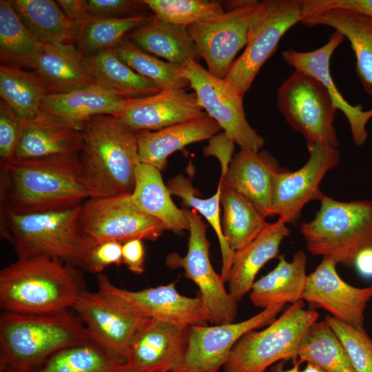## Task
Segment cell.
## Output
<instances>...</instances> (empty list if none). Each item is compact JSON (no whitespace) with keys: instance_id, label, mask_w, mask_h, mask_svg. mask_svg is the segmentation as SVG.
Wrapping results in <instances>:
<instances>
[{"instance_id":"6da1fadb","label":"cell","mask_w":372,"mask_h":372,"mask_svg":"<svg viewBox=\"0 0 372 372\" xmlns=\"http://www.w3.org/2000/svg\"><path fill=\"white\" fill-rule=\"evenodd\" d=\"M0 176L8 209L14 213L68 209L93 197L77 155L12 160Z\"/></svg>"},{"instance_id":"7a4b0ae2","label":"cell","mask_w":372,"mask_h":372,"mask_svg":"<svg viewBox=\"0 0 372 372\" xmlns=\"http://www.w3.org/2000/svg\"><path fill=\"white\" fill-rule=\"evenodd\" d=\"M85 291L83 270L56 259L18 258L0 271L3 311L25 314L66 311Z\"/></svg>"},{"instance_id":"3957f363","label":"cell","mask_w":372,"mask_h":372,"mask_svg":"<svg viewBox=\"0 0 372 372\" xmlns=\"http://www.w3.org/2000/svg\"><path fill=\"white\" fill-rule=\"evenodd\" d=\"M90 340L73 309L50 314L3 311L0 372H34L56 352Z\"/></svg>"},{"instance_id":"277c9868","label":"cell","mask_w":372,"mask_h":372,"mask_svg":"<svg viewBox=\"0 0 372 372\" xmlns=\"http://www.w3.org/2000/svg\"><path fill=\"white\" fill-rule=\"evenodd\" d=\"M81 133L79 158L93 197L131 194L140 163L136 132L116 116L99 115Z\"/></svg>"},{"instance_id":"5b68a950","label":"cell","mask_w":372,"mask_h":372,"mask_svg":"<svg viewBox=\"0 0 372 372\" xmlns=\"http://www.w3.org/2000/svg\"><path fill=\"white\" fill-rule=\"evenodd\" d=\"M81 205L26 214L8 209L10 242L17 257L50 258L87 271L89 254L94 245L82 228Z\"/></svg>"},{"instance_id":"8992f818","label":"cell","mask_w":372,"mask_h":372,"mask_svg":"<svg viewBox=\"0 0 372 372\" xmlns=\"http://www.w3.org/2000/svg\"><path fill=\"white\" fill-rule=\"evenodd\" d=\"M314 218L300 226L307 249L313 255L353 265L358 254L372 248V201L342 202L326 195Z\"/></svg>"},{"instance_id":"52a82bcc","label":"cell","mask_w":372,"mask_h":372,"mask_svg":"<svg viewBox=\"0 0 372 372\" xmlns=\"http://www.w3.org/2000/svg\"><path fill=\"white\" fill-rule=\"evenodd\" d=\"M303 300L292 303L262 331L253 330L234 346L224 364L225 372H265L277 361L298 358L301 340L319 317L305 309Z\"/></svg>"},{"instance_id":"ba28073f","label":"cell","mask_w":372,"mask_h":372,"mask_svg":"<svg viewBox=\"0 0 372 372\" xmlns=\"http://www.w3.org/2000/svg\"><path fill=\"white\" fill-rule=\"evenodd\" d=\"M303 18L302 0H263L250 24L247 43L225 79L241 95L251 87L282 36Z\"/></svg>"},{"instance_id":"9c48e42d","label":"cell","mask_w":372,"mask_h":372,"mask_svg":"<svg viewBox=\"0 0 372 372\" xmlns=\"http://www.w3.org/2000/svg\"><path fill=\"white\" fill-rule=\"evenodd\" d=\"M276 99L285 121L305 138L307 145L338 147L340 142L333 126L337 110L318 79L295 70L278 87Z\"/></svg>"},{"instance_id":"30bf717a","label":"cell","mask_w":372,"mask_h":372,"mask_svg":"<svg viewBox=\"0 0 372 372\" xmlns=\"http://www.w3.org/2000/svg\"><path fill=\"white\" fill-rule=\"evenodd\" d=\"M258 3L256 0L225 1L224 13L186 27L199 57L213 75L225 79L236 56L245 47Z\"/></svg>"},{"instance_id":"8fae6325","label":"cell","mask_w":372,"mask_h":372,"mask_svg":"<svg viewBox=\"0 0 372 372\" xmlns=\"http://www.w3.org/2000/svg\"><path fill=\"white\" fill-rule=\"evenodd\" d=\"M180 73L196 94L200 106L234 144L255 152L261 150L265 139L247 120L244 96L225 79L213 75L194 60L189 59L183 63Z\"/></svg>"},{"instance_id":"7c38bea8","label":"cell","mask_w":372,"mask_h":372,"mask_svg":"<svg viewBox=\"0 0 372 372\" xmlns=\"http://www.w3.org/2000/svg\"><path fill=\"white\" fill-rule=\"evenodd\" d=\"M183 209L189 225L187 253L183 257L176 253L169 254L166 264L171 268H183L185 276L198 287L210 323H233L237 315L238 302L226 290L222 276L215 271L211 264L207 225L195 210Z\"/></svg>"},{"instance_id":"4fadbf2b","label":"cell","mask_w":372,"mask_h":372,"mask_svg":"<svg viewBox=\"0 0 372 372\" xmlns=\"http://www.w3.org/2000/svg\"><path fill=\"white\" fill-rule=\"evenodd\" d=\"M80 220L94 245L110 240H155L167 230L162 222L136 207L131 194L87 199L81 205Z\"/></svg>"},{"instance_id":"5bb4252c","label":"cell","mask_w":372,"mask_h":372,"mask_svg":"<svg viewBox=\"0 0 372 372\" xmlns=\"http://www.w3.org/2000/svg\"><path fill=\"white\" fill-rule=\"evenodd\" d=\"M80 317L92 341L125 364L131 341L149 319L121 299L101 291L86 290L72 309Z\"/></svg>"},{"instance_id":"9a60e30c","label":"cell","mask_w":372,"mask_h":372,"mask_svg":"<svg viewBox=\"0 0 372 372\" xmlns=\"http://www.w3.org/2000/svg\"><path fill=\"white\" fill-rule=\"evenodd\" d=\"M284 306L271 305L240 322L190 327L183 360L172 372H218L235 344L246 333L271 324Z\"/></svg>"},{"instance_id":"2e32d148","label":"cell","mask_w":372,"mask_h":372,"mask_svg":"<svg viewBox=\"0 0 372 372\" xmlns=\"http://www.w3.org/2000/svg\"><path fill=\"white\" fill-rule=\"evenodd\" d=\"M309 158L295 172L285 169L273 180L271 216L278 215L287 224H294L309 202L320 200L324 194L320 189L326 174L340 161L338 148L320 144L307 145Z\"/></svg>"},{"instance_id":"e0dca14e","label":"cell","mask_w":372,"mask_h":372,"mask_svg":"<svg viewBox=\"0 0 372 372\" xmlns=\"http://www.w3.org/2000/svg\"><path fill=\"white\" fill-rule=\"evenodd\" d=\"M99 290L114 296L142 315L180 327L205 325L209 316L201 298L180 294L175 282L140 291H129L114 285L103 273L97 275Z\"/></svg>"},{"instance_id":"ac0fdd59","label":"cell","mask_w":372,"mask_h":372,"mask_svg":"<svg viewBox=\"0 0 372 372\" xmlns=\"http://www.w3.org/2000/svg\"><path fill=\"white\" fill-rule=\"evenodd\" d=\"M189 332V327L149 319L131 341L127 372H172L183 360Z\"/></svg>"},{"instance_id":"d6986e66","label":"cell","mask_w":372,"mask_h":372,"mask_svg":"<svg viewBox=\"0 0 372 372\" xmlns=\"http://www.w3.org/2000/svg\"><path fill=\"white\" fill-rule=\"evenodd\" d=\"M336 265L333 259L323 258L307 277L303 300L327 310L342 322L363 327L364 310L372 298V285L359 288L349 285L339 276Z\"/></svg>"},{"instance_id":"ffe728a7","label":"cell","mask_w":372,"mask_h":372,"mask_svg":"<svg viewBox=\"0 0 372 372\" xmlns=\"http://www.w3.org/2000/svg\"><path fill=\"white\" fill-rule=\"evenodd\" d=\"M194 92L163 90L144 97L126 99L116 116L135 132L157 131L207 116Z\"/></svg>"},{"instance_id":"44dd1931","label":"cell","mask_w":372,"mask_h":372,"mask_svg":"<svg viewBox=\"0 0 372 372\" xmlns=\"http://www.w3.org/2000/svg\"><path fill=\"white\" fill-rule=\"evenodd\" d=\"M344 37L334 31L327 42L310 52H299L293 49L283 50L282 59L295 70L300 71L318 79L326 88L335 109L346 116L354 143L362 145L367 138L366 126L372 118V108L363 110L362 104L352 105L341 94L330 72L331 57L335 49L344 41Z\"/></svg>"},{"instance_id":"7402d4cb","label":"cell","mask_w":372,"mask_h":372,"mask_svg":"<svg viewBox=\"0 0 372 372\" xmlns=\"http://www.w3.org/2000/svg\"><path fill=\"white\" fill-rule=\"evenodd\" d=\"M282 170L267 152L240 149L220 182L249 200L267 217L271 216L274 178Z\"/></svg>"},{"instance_id":"603a6c76","label":"cell","mask_w":372,"mask_h":372,"mask_svg":"<svg viewBox=\"0 0 372 372\" xmlns=\"http://www.w3.org/2000/svg\"><path fill=\"white\" fill-rule=\"evenodd\" d=\"M81 147V130L39 111L25 121L12 160L79 156Z\"/></svg>"},{"instance_id":"cb8c5ba5","label":"cell","mask_w":372,"mask_h":372,"mask_svg":"<svg viewBox=\"0 0 372 372\" xmlns=\"http://www.w3.org/2000/svg\"><path fill=\"white\" fill-rule=\"evenodd\" d=\"M32 68L44 83L48 94L96 85L86 56L73 44H43Z\"/></svg>"},{"instance_id":"d4e9b609","label":"cell","mask_w":372,"mask_h":372,"mask_svg":"<svg viewBox=\"0 0 372 372\" xmlns=\"http://www.w3.org/2000/svg\"><path fill=\"white\" fill-rule=\"evenodd\" d=\"M221 127L208 115L157 131L136 132L139 162L160 171L165 167L172 153L185 146L211 138Z\"/></svg>"},{"instance_id":"484cf974","label":"cell","mask_w":372,"mask_h":372,"mask_svg":"<svg viewBox=\"0 0 372 372\" xmlns=\"http://www.w3.org/2000/svg\"><path fill=\"white\" fill-rule=\"evenodd\" d=\"M300 23L310 27H331L349 41L356 59L357 76L364 92L372 98V18L335 8L310 14Z\"/></svg>"},{"instance_id":"4316f807","label":"cell","mask_w":372,"mask_h":372,"mask_svg":"<svg viewBox=\"0 0 372 372\" xmlns=\"http://www.w3.org/2000/svg\"><path fill=\"white\" fill-rule=\"evenodd\" d=\"M289 234L287 223L278 218L267 223L251 242L234 252L227 282L228 291L236 302L251 291L258 272L278 256L280 243Z\"/></svg>"},{"instance_id":"83f0119b","label":"cell","mask_w":372,"mask_h":372,"mask_svg":"<svg viewBox=\"0 0 372 372\" xmlns=\"http://www.w3.org/2000/svg\"><path fill=\"white\" fill-rule=\"evenodd\" d=\"M125 103L126 99L95 85L70 92L48 94L42 101L40 111L81 130L84 123L93 116L118 115Z\"/></svg>"},{"instance_id":"f1b7e54d","label":"cell","mask_w":372,"mask_h":372,"mask_svg":"<svg viewBox=\"0 0 372 372\" xmlns=\"http://www.w3.org/2000/svg\"><path fill=\"white\" fill-rule=\"evenodd\" d=\"M307 263V255L302 251H297L291 262L280 256L277 266L254 282L249 295L252 304L264 309L276 304L303 300L308 277Z\"/></svg>"},{"instance_id":"f546056e","label":"cell","mask_w":372,"mask_h":372,"mask_svg":"<svg viewBox=\"0 0 372 372\" xmlns=\"http://www.w3.org/2000/svg\"><path fill=\"white\" fill-rule=\"evenodd\" d=\"M171 195L161 171L151 165L139 163L131 193L133 203L144 213L162 222L167 230L179 234L189 230V225L183 209L174 203Z\"/></svg>"},{"instance_id":"4dcf8cb0","label":"cell","mask_w":372,"mask_h":372,"mask_svg":"<svg viewBox=\"0 0 372 372\" xmlns=\"http://www.w3.org/2000/svg\"><path fill=\"white\" fill-rule=\"evenodd\" d=\"M127 38L140 50L167 62L182 65L200 59L185 27L154 17L130 32Z\"/></svg>"},{"instance_id":"1f68e13d","label":"cell","mask_w":372,"mask_h":372,"mask_svg":"<svg viewBox=\"0 0 372 372\" xmlns=\"http://www.w3.org/2000/svg\"><path fill=\"white\" fill-rule=\"evenodd\" d=\"M86 59L96 85L119 97L140 98L161 90L154 81L126 65L113 50L99 52Z\"/></svg>"},{"instance_id":"d6a6232c","label":"cell","mask_w":372,"mask_h":372,"mask_svg":"<svg viewBox=\"0 0 372 372\" xmlns=\"http://www.w3.org/2000/svg\"><path fill=\"white\" fill-rule=\"evenodd\" d=\"M223 209V231L236 251L251 242L266 227V216L247 198L219 182Z\"/></svg>"},{"instance_id":"836d02e7","label":"cell","mask_w":372,"mask_h":372,"mask_svg":"<svg viewBox=\"0 0 372 372\" xmlns=\"http://www.w3.org/2000/svg\"><path fill=\"white\" fill-rule=\"evenodd\" d=\"M26 28L43 43L73 44V23L56 1L11 0Z\"/></svg>"},{"instance_id":"e575fe53","label":"cell","mask_w":372,"mask_h":372,"mask_svg":"<svg viewBox=\"0 0 372 372\" xmlns=\"http://www.w3.org/2000/svg\"><path fill=\"white\" fill-rule=\"evenodd\" d=\"M154 17L143 14L123 18L90 19L73 23V43L86 56L113 50L130 32Z\"/></svg>"},{"instance_id":"d590c367","label":"cell","mask_w":372,"mask_h":372,"mask_svg":"<svg viewBox=\"0 0 372 372\" xmlns=\"http://www.w3.org/2000/svg\"><path fill=\"white\" fill-rule=\"evenodd\" d=\"M48 94L44 83L34 72L1 63V99L23 119H30L40 111Z\"/></svg>"},{"instance_id":"8d00e7d4","label":"cell","mask_w":372,"mask_h":372,"mask_svg":"<svg viewBox=\"0 0 372 372\" xmlns=\"http://www.w3.org/2000/svg\"><path fill=\"white\" fill-rule=\"evenodd\" d=\"M43 43L26 28L11 0L0 1L1 63L32 68Z\"/></svg>"},{"instance_id":"74e56055","label":"cell","mask_w":372,"mask_h":372,"mask_svg":"<svg viewBox=\"0 0 372 372\" xmlns=\"http://www.w3.org/2000/svg\"><path fill=\"white\" fill-rule=\"evenodd\" d=\"M298 358L300 363H314L327 372H355L342 344L324 320L316 321L307 329Z\"/></svg>"},{"instance_id":"f35d334b","label":"cell","mask_w":372,"mask_h":372,"mask_svg":"<svg viewBox=\"0 0 372 372\" xmlns=\"http://www.w3.org/2000/svg\"><path fill=\"white\" fill-rule=\"evenodd\" d=\"M34 372H127L105 349L90 340L63 349Z\"/></svg>"},{"instance_id":"ab89813d","label":"cell","mask_w":372,"mask_h":372,"mask_svg":"<svg viewBox=\"0 0 372 372\" xmlns=\"http://www.w3.org/2000/svg\"><path fill=\"white\" fill-rule=\"evenodd\" d=\"M167 187L171 194L181 198L186 208L192 207V209L200 213L214 229L219 241L223 258L220 275L225 282L227 281L234 252L227 242L220 222V185L218 184L216 193L208 198L199 197L197 190L193 187L192 179L183 174H178L169 180Z\"/></svg>"},{"instance_id":"60d3db41","label":"cell","mask_w":372,"mask_h":372,"mask_svg":"<svg viewBox=\"0 0 372 372\" xmlns=\"http://www.w3.org/2000/svg\"><path fill=\"white\" fill-rule=\"evenodd\" d=\"M126 65L140 75L154 81L161 90H185L189 84L180 76V65L163 61L136 47L125 37L114 49Z\"/></svg>"},{"instance_id":"b9f144b4","label":"cell","mask_w":372,"mask_h":372,"mask_svg":"<svg viewBox=\"0 0 372 372\" xmlns=\"http://www.w3.org/2000/svg\"><path fill=\"white\" fill-rule=\"evenodd\" d=\"M157 19L187 27L225 12L223 3L216 0H144Z\"/></svg>"},{"instance_id":"7bdbcfd3","label":"cell","mask_w":372,"mask_h":372,"mask_svg":"<svg viewBox=\"0 0 372 372\" xmlns=\"http://www.w3.org/2000/svg\"><path fill=\"white\" fill-rule=\"evenodd\" d=\"M324 320L342 344L354 371L372 372V339L363 327H353L329 315Z\"/></svg>"},{"instance_id":"ee69618b","label":"cell","mask_w":372,"mask_h":372,"mask_svg":"<svg viewBox=\"0 0 372 372\" xmlns=\"http://www.w3.org/2000/svg\"><path fill=\"white\" fill-rule=\"evenodd\" d=\"M26 120L10 106L0 102V165L6 167L13 159Z\"/></svg>"},{"instance_id":"f6af8a7d","label":"cell","mask_w":372,"mask_h":372,"mask_svg":"<svg viewBox=\"0 0 372 372\" xmlns=\"http://www.w3.org/2000/svg\"><path fill=\"white\" fill-rule=\"evenodd\" d=\"M90 19L123 18L146 14L144 0H88Z\"/></svg>"},{"instance_id":"bcb514c9","label":"cell","mask_w":372,"mask_h":372,"mask_svg":"<svg viewBox=\"0 0 372 372\" xmlns=\"http://www.w3.org/2000/svg\"><path fill=\"white\" fill-rule=\"evenodd\" d=\"M122 246V242L115 240L95 245L89 254L87 271L99 274L109 266L121 265L123 263Z\"/></svg>"},{"instance_id":"7dc6e473","label":"cell","mask_w":372,"mask_h":372,"mask_svg":"<svg viewBox=\"0 0 372 372\" xmlns=\"http://www.w3.org/2000/svg\"><path fill=\"white\" fill-rule=\"evenodd\" d=\"M304 16L329 10L343 9L372 18V0H302Z\"/></svg>"},{"instance_id":"c3c4849f","label":"cell","mask_w":372,"mask_h":372,"mask_svg":"<svg viewBox=\"0 0 372 372\" xmlns=\"http://www.w3.org/2000/svg\"><path fill=\"white\" fill-rule=\"evenodd\" d=\"M145 247L141 239H132L123 243V263L135 274H141L145 270Z\"/></svg>"},{"instance_id":"681fc988","label":"cell","mask_w":372,"mask_h":372,"mask_svg":"<svg viewBox=\"0 0 372 372\" xmlns=\"http://www.w3.org/2000/svg\"><path fill=\"white\" fill-rule=\"evenodd\" d=\"M234 145V143L223 132L210 138L208 146L204 149L205 156L214 155L220 160L223 168L221 176L227 172L232 160Z\"/></svg>"},{"instance_id":"f907efd6","label":"cell","mask_w":372,"mask_h":372,"mask_svg":"<svg viewBox=\"0 0 372 372\" xmlns=\"http://www.w3.org/2000/svg\"><path fill=\"white\" fill-rule=\"evenodd\" d=\"M56 1L65 14L73 23L90 19L87 1L58 0Z\"/></svg>"},{"instance_id":"816d5d0a","label":"cell","mask_w":372,"mask_h":372,"mask_svg":"<svg viewBox=\"0 0 372 372\" xmlns=\"http://www.w3.org/2000/svg\"><path fill=\"white\" fill-rule=\"evenodd\" d=\"M353 265L360 275L372 278V248L361 251L356 256Z\"/></svg>"},{"instance_id":"f5cc1de1","label":"cell","mask_w":372,"mask_h":372,"mask_svg":"<svg viewBox=\"0 0 372 372\" xmlns=\"http://www.w3.org/2000/svg\"><path fill=\"white\" fill-rule=\"evenodd\" d=\"M300 372H327V371L314 363L308 362L306 367L302 371H300Z\"/></svg>"},{"instance_id":"db71d44e","label":"cell","mask_w":372,"mask_h":372,"mask_svg":"<svg viewBox=\"0 0 372 372\" xmlns=\"http://www.w3.org/2000/svg\"><path fill=\"white\" fill-rule=\"evenodd\" d=\"M300 362L299 361H297L295 362L293 366L289 370L283 371L281 369H278L277 370V372H300L299 371V366Z\"/></svg>"}]
</instances>
